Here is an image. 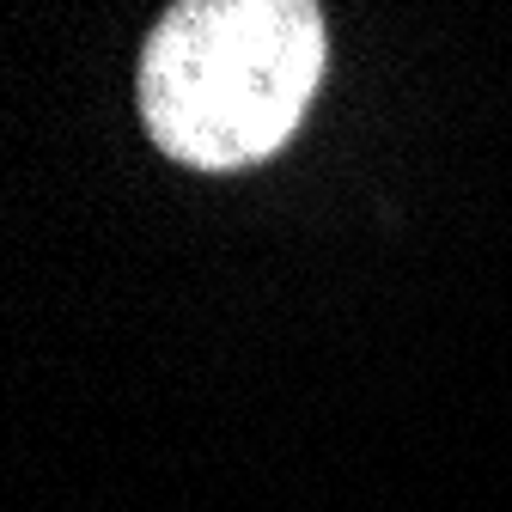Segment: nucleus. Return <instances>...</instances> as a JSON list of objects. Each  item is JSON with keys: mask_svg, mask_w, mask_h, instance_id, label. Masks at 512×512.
<instances>
[{"mask_svg": "<svg viewBox=\"0 0 512 512\" xmlns=\"http://www.w3.org/2000/svg\"><path fill=\"white\" fill-rule=\"evenodd\" d=\"M324 68L311 0H183L141 49V122L177 165L244 171L293 141Z\"/></svg>", "mask_w": 512, "mask_h": 512, "instance_id": "nucleus-1", "label": "nucleus"}]
</instances>
